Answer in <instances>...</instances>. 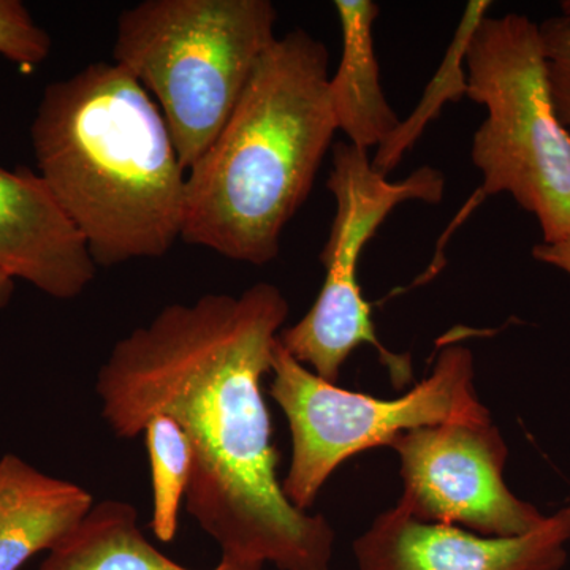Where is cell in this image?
Masks as SVG:
<instances>
[{"instance_id":"obj_1","label":"cell","mask_w":570,"mask_h":570,"mask_svg":"<svg viewBox=\"0 0 570 570\" xmlns=\"http://www.w3.org/2000/svg\"><path fill=\"white\" fill-rule=\"evenodd\" d=\"M287 316V299L268 283L164 307L115 344L96 392L118 438L138 436L160 415L183 428L194 453L186 510L223 557L330 570L335 531L285 497L262 393Z\"/></svg>"},{"instance_id":"obj_2","label":"cell","mask_w":570,"mask_h":570,"mask_svg":"<svg viewBox=\"0 0 570 570\" xmlns=\"http://www.w3.org/2000/svg\"><path fill=\"white\" fill-rule=\"evenodd\" d=\"M31 140L37 174L94 264L164 257L181 238L187 170L159 107L118 63L48 85Z\"/></svg>"},{"instance_id":"obj_3","label":"cell","mask_w":570,"mask_h":570,"mask_svg":"<svg viewBox=\"0 0 570 570\" xmlns=\"http://www.w3.org/2000/svg\"><path fill=\"white\" fill-rule=\"evenodd\" d=\"M328 82L324 41L303 29L275 40L187 170L184 242L243 264L275 261L337 130Z\"/></svg>"},{"instance_id":"obj_4","label":"cell","mask_w":570,"mask_h":570,"mask_svg":"<svg viewBox=\"0 0 570 570\" xmlns=\"http://www.w3.org/2000/svg\"><path fill=\"white\" fill-rule=\"evenodd\" d=\"M276 21L269 0H145L122 11L112 62L153 97L186 170L230 118Z\"/></svg>"},{"instance_id":"obj_5","label":"cell","mask_w":570,"mask_h":570,"mask_svg":"<svg viewBox=\"0 0 570 570\" xmlns=\"http://www.w3.org/2000/svg\"><path fill=\"white\" fill-rule=\"evenodd\" d=\"M466 96L489 116L472 140L482 197L508 193L538 219L543 243L570 234V132L551 100L539 24L482 17L464 50Z\"/></svg>"},{"instance_id":"obj_6","label":"cell","mask_w":570,"mask_h":570,"mask_svg":"<svg viewBox=\"0 0 570 570\" xmlns=\"http://www.w3.org/2000/svg\"><path fill=\"white\" fill-rule=\"evenodd\" d=\"M269 395L283 409L292 434V461L283 491L306 510L337 466L365 450L390 445L400 434L449 422L491 419L474 385V356L450 344L439 351L433 373L395 400L352 393L296 362L277 341Z\"/></svg>"},{"instance_id":"obj_7","label":"cell","mask_w":570,"mask_h":570,"mask_svg":"<svg viewBox=\"0 0 570 570\" xmlns=\"http://www.w3.org/2000/svg\"><path fill=\"white\" fill-rule=\"evenodd\" d=\"M326 187L335 197L336 214L321 255L326 269L324 285L309 313L284 328L277 341L296 362L309 365L314 374L335 385L348 355L370 344L395 384H407L412 379L409 356L392 354L377 340L358 284L360 255L397 205L412 200L439 204L445 193L444 175L422 167L403 181L392 183L374 170L367 151L337 142Z\"/></svg>"},{"instance_id":"obj_8","label":"cell","mask_w":570,"mask_h":570,"mask_svg":"<svg viewBox=\"0 0 570 570\" xmlns=\"http://www.w3.org/2000/svg\"><path fill=\"white\" fill-rule=\"evenodd\" d=\"M400 456L396 508L425 523L452 524L487 538H515L547 519L504 482L509 448L493 420L419 428L390 442Z\"/></svg>"},{"instance_id":"obj_9","label":"cell","mask_w":570,"mask_h":570,"mask_svg":"<svg viewBox=\"0 0 570 570\" xmlns=\"http://www.w3.org/2000/svg\"><path fill=\"white\" fill-rule=\"evenodd\" d=\"M569 542L570 505L515 538L425 523L395 505L355 540L354 553L360 570H562Z\"/></svg>"},{"instance_id":"obj_10","label":"cell","mask_w":570,"mask_h":570,"mask_svg":"<svg viewBox=\"0 0 570 570\" xmlns=\"http://www.w3.org/2000/svg\"><path fill=\"white\" fill-rule=\"evenodd\" d=\"M96 266L41 176L0 167V273L51 298L73 299L92 283Z\"/></svg>"},{"instance_id":"obj_11","label":"cell","mask_w":570,"mask_h":570,"mask_svg":"<svg viewBox=\"0 0 570 570\" xmlns=\"http://www.w3.org/2000/svg\"><path fill=\"white\" fill-rule=\"evenodd\" d=\"M94 508L77 483L51 478L13 453L0 459V570H20L33 554L52 551Z\"/></svg>"},{"instance_id":"obj_12","label":"cell","mask_w":570,"mask_h":570,"mask_svg":"<svg viewBox=\"0 0 570 570\" xmlns=\"http://www.w3.org/2000/svg\"><path fill=\"white\" fill-rule=\"evenodd\" d=\"M343 55L328 94L337 130L356 148H381L396 132L400 118L385 99L374 52L373 26L379 7L371 0H336Z\"/></svg>"},{"instance_id":"obj_13","label":"cell","mask_w":570,"mask_h":570,"mask_svg":"<svg viewBox=\"0 0 570 570\" xmlns=\"http://www.w3.org/2000/svg\"><path fill=\"white\" fill-rule=\"evenodd\" d=\"M257 561L223 557L213 570H262ZM39 570H190L160 553L138 527L129 502L94 505L89 515L61 546L50 551Z\"/></svg>"},{"instance_id":"obj_14","label":"cell","mask_w":570,"mask_h":570,"mask_svg":"<svg viewBox=\"0 0 570 570\" xmlns=\"http://www.w3.org/2000/svg\"><path fill=\"white\" fill-rule=\"evenodd\" d=\"M142 434L153 474L151 528L157 538L171 542L179 528V508L193 478V444L183 428L164 415L149 420Z\"/></svg>"},{"instance_id":"obj_15","label":"cell","mask_w":570,"mask_h":570,"mask_svg":"<svg viewBox=\"0 0 570 570\" xmlns=\"http://www.w3.org/2000/svg\"><path fill=\"white\" fill-rule=\"evenodd\" d=\"M52 41L50 33L33 20L20 0H0V56L31 70L47 61Z\"/></svg>"},{"instance_id":"obj_16","label":"cell","mask_w":570,"mask_h":570,"mask_svg":"<svg viewBox=\"0 0 570 570\" xmlns=\"http://www.w3.org/2000/svg\"><path fill=\"white\" fill-rule=\"evenodd\" d=\"M551 100L562 126L570 132V14L539 24Z\"/></svg>"},{"instance_id":"obj_17","label":"cell","mask_w":570,"mask_h":570,"mask_svg":"<svg viewBox=\"0 0 570 570\" xmlns=\"http://www.w3.org/2000/svg\"><path fill=\"white\" fill-rule=\"evenodd\" d=\"M532 257L570 276V234L557 243H539L532 247Z\"/></svg>"},{"instance_id":"obj_18","label":"cell","mask_w":570,"mask_h":570,"mask_svg":"<svg viewBox=\"0 0 570 570\" xmlns=\"http://www.w3.org/2000/svg\"><path fill=\"white\" fill-rule=\"evenodd\" d=\"M14 292V281L0 273V311L10 305Z\"/></svg>"}]
</instances>
